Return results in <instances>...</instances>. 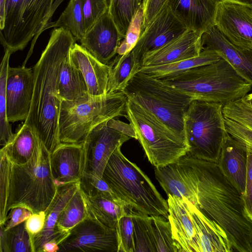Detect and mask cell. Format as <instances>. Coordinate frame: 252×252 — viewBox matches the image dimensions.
<instances>
[{
    "label": "cell",
    "instance_id": "22",
    "mask_svg": "<svg viewBox=\"0 0 252 252\" xmlns=\"http://www.w3.org/2000/svg\"><path fill=\"white\" fill-rule=\"evenodd\" d=\"M201 36L189 30L181 36L143 57L141 67L164 65L198 56L202 51Z\"/></svg>",
    "mask_w": 252,
    "mask_h": 252
},
{
    "label": "cell",
    "instance_id": "15",
    "mask_svg": "<svg viewBox=\"0 0 252 252\" xmlns=\"http://www.w3.org/2000/svg\"><path fill=\"white\" fill-rule=\"evenodd\" d=\"M34 87L32 69L9 66L6 87V115L9 122L25 121L30 111Z\"/></svg>",
    "mask_w": 252,
    "mask_h": 252
},
{
    "label": "cell",
    "instance_id": "4",
    "mask_svg": "<svg viewBox=\"0 0 252 252\" xmlns=\"http://www.w3.org/2000/svg\"><path fill=\"white\" fill-rule=\"evenodd\" d=\"M121 147L110 156L102 178L115 195L136 212L168 219L167 201L140 168L122 154Z\"/></svg>",
    "mask_w": 252,
    "mask_h": 252
},
{
    "label": "cell",
    "instance_id": "26",
    "mask_svg": "<svg viewBox=\"0 0 252 252\" xmlns=\"http://www.w3.org/2000/svg\"><path fill=\"white\" fill-rule=\"evenodd\" d=\"M83 194L88 215L111 228L116 229L118 220L129 208L114 194L100 193L93 196Z\"/></svg>",
    "mask_w": 252,
    "mask_h": 252
},
{
    "label": "cell",
    "instance_id": "14",
    "mask_svg": "<svg viewBox=\"0 0 252 252\" xmlns=\"http://www.w3.org/2000/svg\"><path fill=\"white\" fill-rule=\"evenodd\" d=\"M189 30L167 4L140 33L132 50L141 62L145 55L158 50Z\"/></svg>",
    "mask_w": 252,
    "mask_h": 252
},
{
    "label": "cell",
    "instance_id": "38",
    "mask_svg": "<svg viewBox=\"0 0 252 252\" xmlns=\"http://www.w3.org/2000/svg\"><path fill=\"white\" fill-rule=\"evenodd\" d=\"M156 252H178L168 220L161 216H150Z\"/></svg>",
    "mask_w": 252,
    "mask_h": 252
},
{
    "label": "cell",
    "instance_id": "6",
    "mask_svg": "<svg viewBox=\"0 0 252 252\" xmlns=\"http://www.w3.org/2000/svg\"><path fill=\"white\" fill-rule=\"evenodd\" d=\"M57 187L50 167V153L43 144L27 163H12L7 211L22 207L32 213L45 211L56 195Z\"/></svg>",
    "mask_w": 252,
    "mask_h": 252
},
{
    "label": "cell",
    "instance_id": "25",
    "mask_svg": "<svg viewBox=\"0 0 252 252\" xmlns=\"http://www.w3.org/2000/svg\"><path fill=\"white\" fill-rule=\"evenodd\" d=\"M200 252H233L232 246L223 229L189 202Z\"/></svg>",
    "mask_w": 252,
    "mask_h": 252
},
{
    "label": "cell",
    "instance_id": "32",
    "mask_svg": "<svg viewBox=\"0 0 252 252\" xmlns=\"http://www.w3.org/2000/svg\"><path fill=\"white\" fill-rule=\"evenodd\" d=\"M87 216L85 198L79 186L61 213L57 225L59 230L66 237L70 230Z\"/></svg>",
    "mask_w": 252,
    "mask_h": 252
},
{
    "label": "cell",
    "instance_id": "31",
    "mask_svg": "<svg viewBox=\"0 0 252 252\" xmlns=\"http://www.w3.org/2000/svg\"><path fill=\"white\" fill-rule=\"evenodd\" d=\"M109 76L107 94L122 92L129 81L140 71L141 62L133 51L115 59Z\"/></svg>",
    "mask_w": 252,
    "mask_h": 252
},
{
    "label": "cell",
    "instance_id": "12",
    "mask_svg": "<svg viewBox=\"0 0 252 252\" xmlns=\"http://www.w3.org/2000/svg\"><path fill=\"white\" fill-rule=\"evenodd\" d=\"M104 122L94 128L83 142L84 173L102 178L105 166L115 150L131 137Z\"/></svg>",
    "mask_w": 252,
    "mask_h": 252
},
{
    "label": "cell",
    "instance_id": "17",
    "mask_svg": "<svg viewBox=\"0 0 252 252\" xmlns=\"http://www.w3.org/2000/svg\"><path fill=\"white\" fill-rule=\"evenodd\" d=\"M167 197L168 220L178 252H200L190 201L185 197Z\"/></svg>",
    "mask_w": 252,
    "mask_h": 252
},
{
    "label": "cell",
    "instance_id": "44",
    "mask_svg": "<svg viewBox=\"0 0 252 252\" xmlns=\"http://www.w3.org/2000/svg\"><path fill=\"white\" fill-rule=\"evenodd\" d=\"M79 186L82 192L89 196H93L100 193L114 194L102 178L85 173L79 180Z\"/></svg>",
    "mask_w": 252,
    "mask_h": 252
},
{
    "label": "cell",
    "instance_id": "13",
    "mask_svg": "<svg viewBox=\"0 0 252 252\" xmlns=\"http://www.w3.org/2000/svg\"><path fill=\"white\" fill-rule=\"evenodd\" d=\"M214 26L234 45L252 49V8L232 1H219Z\"/></svg>",
    "mask_w": 252,
    "mask_h": 252
},
{
    "label": "cell",
    "instance_id": "16",
    "mask_svg": "<svg viewBox=\"0 0 252 252\" xmlns=\"http://www.w3.org/2000/svg\"><path fill=\"white\" fill-rule=\"evenodd\" d=\"M123 38L108 10L85 33L80 42L98 61L108 64Z\"/></svg>",
    "mask_w": 252,
    "mask_h": 252
},
{
    "label": "cell",
    "instance_id": "49",
    "mask_svg": "<svg viewBox=\"0 0 252 252\" xmlns=\"http://www.w3.org/2000/svg\"><path fill=\"white\" fill-rule=\"evenodd\" d=\"M46 220L45 211L32 213L25 221L26 228L29 232L31 239L43 230Z\"/></svg>",
    "mask_w": 252,
    "mask_h": 252
},
{
    "label": "cell",
    "instance_id": "37",
    "mask_svg": "<svg viewBox=\"0 0 252 252\" xmlns=\"http://www.w3.org/2000/svg\"><path fill=\"white\" fill-rule=\"evenodd\" d=\"M134 252H156L150 216L133 211Z\"/></svg>",
    "mask_w": 252,
    "mask_h": 252
},
{
    "label": "cell",
    "instance_id": "21",
    "mask_svg": "<svg viewBox=\"0 0 252 252\" xmlns=\"http://www.w3.org/2000/svg\"><path fill=\"white\" fill-rule=\"evenodd\" d=\"M69 59L82 73L89 95L102 96L107 94L111 65L103 64L84 47L76 43L70 49Z\"/></svg>",
    "mask_w": 252,
    "mask_h": 252
},
{
    "label": "cell",
    "instance_id": "3",
    "mask_svg": "<svg viewBox=\"0 0 252 252\" xmlns=\"http://www.w3.org/2000/svg\"><path fill=\"white\" fill-rule=\"evenodd\" d=\"M159 79L193 100L223 105L244 97L252 88L221 57L215 62Z\"/></svg>",
    "mask_w": 252,
    "mask_h": 252
},
{
    "label": "cell",
    "instance_id": "50",
    "mask_svg": "<svg viewBox=\"0 0 252 252\" xmlns=\"http://www.w3.org/2000/svg\"><path fill=\"white\" fill-rule=\"evenodd\" d=\"M6 0H0V29L2 31L4 27L6 14Z\"/></svg>",
    "mask_w": 252,
    "mask_h": 252
},
{
    "label": "cell",
    "instance_id": "24",
    "mask_svg": "<svg viewBox=\"0 0 252 252\" xmlns=\"http://www.w3.org/2000/svg\"><path fill=\"white\" fill-rule=\"evenodd\" d=\"M79 187V181L57 187L56 195L45 211V223L43 230L32 240L33 252H42L44 244L53 241L58 244L66 237L59 230L57 224L59 216Z\"/></svg>",
    "mask_w": 252,
    "mask_h": 252
},
{
    "label": "cell",
    "instance_id": "9",
    "mask_svg": "<svg viewBox=\"0 0 252 252\" xmlns=\"http://www.w3.org/2000/svg\"><path fill=\"white\" fill-rule=\"evenodd\" d=\"M221 103L192 100L184 117L187 155L219 163L227 133Z\"/></svg>",
    "mask_w": 252,
    "mask_h": 252
},
{
    "label": "cell",
    "instance_id": "30",
    "mask_svg": "<svg viewBox=\"0 0 252 252\" xmlns=\"http://www.w3.org/2000/svg\"><path fill=\"white\" fill-rule=\"evenodd\" d=\"M220 58L221 56L217 52L205 49L197 57L164 65L142 66L140 71L150 76L160 79L175 76L192 68L215 62Z\"/></svg>",
    "mask_w": 252,
    "mask_h": 252
},
{
    "label": "cell",
    "instance_id": "40",
    "mask_svg": "<svg viewBox=\"0 0 252 252\" xmlns=\"http://www.w3.org/2000/svg\"><path fill=\"white\" fill-rule=\"evenodd\" d=\"M133 211L129 208L126 214L122 217L117 222L116 230L118 241V252H134Z\"/></svg>",
    "mask_w": 252,
    "mask_h": 252
},
{
    "label": "cell",
    "instance_id": "43",
    "mask_svg": "<svg viewBox=\"0 0 252 252\" xmlns=\"http://www.w3.org/2000/svg\"><path fill=\"white\" fill-rule=\"evenodd\" d=\"M143 20L142 7L137 13L127 32L126 36L121 42L117 54L122 56L131 51L139 37Z\"/></svg>",
    "mask_w": 252,
    "mask_h": 252
},
{
    "label": "cell",
    "instance_id": "51",
    "mask_svg": "<svg viewBox=\"0 0 252 252\" xmlns=\"http://www.w3.org/2000/svg\"><path fill=\"white\" fill-rule=\"evenodd\" d=\"M58 244L53 241L45 243L42 248V252H58Z\"/></svg>",
    "mask_w": 252,
    "mask_h": 252
},
{
    "label": "cell",
    "instance_id": "5",
    "mask_svg": "<svg viewBox=\"0 0 252 252\" xmlns=\"http://www.w3.org/2000/svg\"><path fill=\"white\" fill-rule=\"evenodd\" d=\"M127 98L123 92L88 95L73 101L62 100L59 119L61 143H82L99 124L118 117L126 118Z\"/></svg>",
    "mask_w": 252,
    "mask_h": 252
},
{
    "label": "cell",
    "instance_id": "10",
    "mask_svg": "<svg viewBox=\"0 0 252 252\" xmlns=\"http://www.w3.org/2000/svg\"><path fill=\"white\" fill-rule=\"evenodd\" d=\"M55 0H6L0 43L11 54L23 50L42 32L52 15Z\"/></svg>",
    "mask_w": 252,
    "mask_h": 252
},
{
    "label": "cell",
    "instance_id": "19",
    "mask_svg": "<svg viewBox=\"0 0 252 252\" xmlns=\"http://www.w3.org/2000/svg\"><path fill=\"white\" fill-rule=\"evenodd\" d=\"M202 50H213L252 85V49H241L227 40L214 26L201 36Z\"/></svg>",
    "mask_w": 252,
    "mask_h": 252
},
{
    "label": "cell",
    "instance_id": "20",
    "mask_svg": "<svg viewBox=\"0 0 252 252\" xmlns=\"http://www.w3.org/2000/svg\"><path fill=\"white\" fill-rule=\"evenodd\" d=\"M218 0H168L167 5L190 31L201 35L215 25Z\"/></svg>",
    "mask_w": 252,
    "mask_h": 252
},
{
    "label": "cell",
    "instance_id": "29",
    "mask_svg": "<svg viewBox=\"0 0 252 252\" xmlns=\"http://www.w3.org/2000/svg\"><path fill=\"white\" fill-rule=\"evenodd\" d=\"M59 91L60 97L64 101H76L89 95L84 77L71 62L69 54L61 67Z\"/></svg>",
    "mask_w": 252,
    "mask_h": 252
},
{
    "label": "cell",
    "instance_id": "27",
    "mask_svg": "<svg viewBox=\"0 0 252 252\" xmlns=\"http://www.w3.org/2000/svg\"><path fill=\"white\" fill-rule=\"evenodd\" d=\"M155 177L167 195L188 199L197 206L196 195L179 160L155 167Z\"/></svg>",
    "mask_w": 252,
    "mask_h": 252
},
{
    "label": "cell",
    "instance_id": "45",
    "mask_svg": "<svg viewBox=\"0 0 252 252\" xmlns=\"http://www.w3.org/2000/svg\"><path fill=\"white\" fill-rule=\"evenodd\" d=\"M224 122L227 132L243 143L248 151L252 152V130L225 117Z\"/></svg>",
    "mask_w": 252,
    "mask_h": 252
},
{
    "label": "cell",
    "instance_id": "28",
    "mask_svg": "<svg viewBox=\"0 0 252 252\" xmlns=\"http://www.w3.org/2000/svg\"><path fill=\"white\" fill-rule=\"evenodd\" d=\"M42 144L34 129L24 123L14 134L12 141L1 149L5 151L12 164L21 165L30 160Z\"/></svg>",
    "mask_w": 252,
    "mask_h": 252
},
{
    "label": "cell",
    "instance_id": "52",
    "mask_svg": "<svg viewBox=\"0 0 252 252\" xmlns=\"http://www.w3.org/2000/svg\"><path fill=\"white\" fill-rule=\"evenodd\" d=\"M219 1H229L247 5L252 8V0H218Z\"/></svg>",
    "mask_w": 252,
    "mask_h": 252
},
{
    "label": "cell",
    "instance_id": "36",
    "mask_svg": "<svg viewBox=\"0 0 252 252\" xmlns=\"http://www.w3.org/2000/svg\"><path fill=\"white\" fill-rule=\"evenodd\" d=\"M83 0H70L58 20L51 27L67 29L80 41L85 34Z\"/></svg>",
    "mask_w": 252,
    "mask_h": 252
},
{
    "label": "cell",
    "instance_id": "53",
    "mask_svg": "<svg viewBox=\"0 0 252 252\" xmlns=\"http://www.w3.org/2000/svg\"><path fill=\"white\" fill-rule=\"evenodd\" d=\"M245 99L249 103V104L252 106V93L248 94L246 96H244Z\"/></svg>",
    "mask_w": 252,
    "mask_h": 252
},
{
    "label": "cell",
    "instance_id": "8",
    "mask_svg": "<svg viewBox=\"0 0 252 252\" xmlns=\"http://www.w3.org/2000/svg\"><path fill=\"white\" fill-rule=\"evenodd\" d=\"M122 92L128 99L148 110L171 129L185 137L184 117L193 100L190 97L140 71Z\"/></svg>",
    "mask_w": 252,
    "mask_h": 252
},
{
    "label": "cell",
    "instance_id": "23",
    "mask_svg": "<svg viewBox=\"0 0 252 252\" xmlns=\"http://www.w3.org/2000/svg\"><path fill=\"white\" fill-rule=\"evenodd\" d=\"M247 162L246 146L227 132L218 164L222 173L242 195L245 189Z\"/></svg>",
    "mask_w": 252,
    "mask_h": 252
},
{
    "label": "cell",
    "instance_id": "7",
    "mask_svg": "<svg viewBox=\"0 0 252 252\" xmlns=\"http://www.w3.org/2000/svg\"><path fill=\"white\" fill-rule=\"evenodd\" d=\"M126 118L149 161L155 167L176 162L187 155L186 137L171 129L152 113L127 99Z\"/></svg>",
    "mask_w": 252,
    "mask_h": 252
},
{
    "label": "cell",
    "instance_id": "42",
    "mask_svg": "<svg viewBox=\"0 0 252 252\" xmlns=\"http://www.w3.org/2000/svg\"><path fill=\"white\" fill-rule=\"evenodd\" d=\"M110 0H83L85 33L109 10Z\"/></svg>",
    "mask_w": 252,
    "mask_h": 252
},
{
    "label": "cell",
    "instance_id": "46",
    "mask_svg": "<svg viewBox=\"0 0 252 252\" xmlns=\"http://www.w3.org/2000/svg\"><path fill=\"white\" fill-rule=\"evenodd\" d=\"M168 0H143V20L140 33L167 4Z\"/></svg>",
    "mask_w": 252,
    "mask_h": 252
},
{
    "label": "cell",
    "instance_id": "41",
    "mask_svg": "<svg viewBox=\"0 0 252 252\" xmlns=\"http://www.w3.org/2000/svg\"><path fill=\"white\" fill-rule=\"evenodd\" d=\"M224 117L252 130V106L243 97L224 105Z\"/></svg>",
    "mask_w": 252,
    "mask_h": 252
},
{
    "label": "cell",
    "instance_id": "2",
    "mask_svg": "<svg viewBox=\"0 0 252 252\" xmlns=\"http://www.w3.org/2000/svg\"><path fill=\"white\" fill-rule=\"evenodd\" d=\"M76 39L64 28H56L32 68L34 87L32 105L24 124L32 127L51 153L61 143L59 119L62 100L59 91L61 67Z\"/></svg>",
    "mask_w": 252,
    "mask_h": 252
},
{
    "label": "cell",
    "instance_id": "33",
    "mask_svg": "<svg viewBox=\"0 0 252 252\" xmlns=\"http://www.w3.org/2000/svg\"><path fill=\"white\" fill-rule=\"evenodd\" d=\"M0 252H33L25 221L7 230L3 224H0Z\"/></svg>",
    "mask_w": 252,
    "mask_h": 252
},
{
    "label": "cell",
    "instance_id": "47",
    "mask_svg": "<svg viewBox=\"0 0 252 252\" xmlns=\"http://www.w3.org/2000/svg\"><path fill=\"white\" fill-rule=\"evenodd\" d=\"M242 200L246 215L252 222V152L248 151L246 186Z\"/></svg>",
    "mask_w": 252,
    "mask_h": 252
},
{
    "label": "cell",
    "instance_id": "39",
    "mask_svg": "<svg viewBox=\"0 0 252 252\" xmlns=\"http://www.w3.org/2000/svg\"><path fill=\"white\" fill-rule=\"evenodd\" d=\"M0 224L6 221L10 192L12 163L5 151H0Z\"/></svg>",
    "mask_w": 252,
    "mask_h": 252
},
{
    "label": "cell",
    "instance_id": "1",
    "mask_svg": "<svg viewBox=\"0 0 252 252\" xmlns=\"http://www.w3.org/2000/svg\"><path fill=\"white\" fill-rule=\"evenodd\" d=\"M196 195L197 206L225 231L234 252H252V222L242 194L218 163L186 155L179 159Z\"/></svg>",
    "mask_w": 252,
    "mask_h": 252
},
{
    "label": "cell",
    "instance_id": "35",
    "mask_svg": "<svg viewBox=\"0 0 252 252\" xmlns=\"http://www.w3.org/2000/svg\"><path fill=\"white\" fill-rule=\"evenodd\" d=\"M11 54L8 50H5L0 67V144L2 147L9 143L14 135L6 115V87Z\"/></svg>",
    "mask_w": 252,
    "mask_h": 252
},
{
    "label": "cell",
    "instance_id": "48",
    "mask_svg": "<svg viewBox=\"0 0 252 252\" xmlns=\"http://www.w3.org/2000/svg\"><path fill=\"white\" fill-rule=\"evenodd\" d=\"M9 212L3 223L6 230L26 221L32 213L30 210L22 207L12 208Z\"/></svg>",
    "mask_w": 252,
    "mask_h": 252
},
{
    "label": "cell",
    "instance_id": "11",
    "mask_svg": "<svg viewBox=\"0 0 252 252\" xmlns=\"http://www.w3.org/2000/svg\"><path fill=\"white\" fill-rule=\"evenodd\" d=\"M61 252H118L116 229L102 224L88 216L74 226L59 244Z\"/></svg>",
    "mask_w": 252,
    "mask_h": 252
},
{
    "label": "cell",
    "instance_id": "34",
    "mask_svg": "<svg viewBox=\"0 0 252 252\" xmlns=\"http://www.w3.org/2000/svg\"><path fill=\"white\" fill-rule=\"evenodd\" d=\"M142 4V0H110V13L123 38Z\"/></svg>",
    "mask_w": 252,
    "mask_h": 252
},
{
    "label": "cell",
    "instance_id": "18",
    "mask_svg": "<svg viewBox=\"0 0 252 252\" xmlns=\"http://www.w3.org/2000/svg\"><path fill=\"white\" fill-rule=\"evenodd\" d=\"M83 143H60L50 153V167L57 187L79 181L85 167Z\"/></svg>",
    "mask_w": 252,
    "mask_h": 252
}]
</instances>
